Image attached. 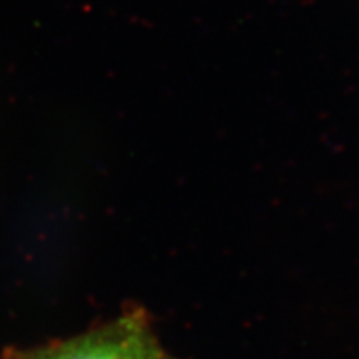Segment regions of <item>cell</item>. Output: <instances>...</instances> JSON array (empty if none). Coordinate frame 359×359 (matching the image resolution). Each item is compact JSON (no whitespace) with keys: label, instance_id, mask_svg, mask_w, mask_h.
Returning <instances> with one entry per match:
<instances>
[{"label":"cell","instance_id":"6da1fadb","mask_svg":"<svg viewBox=\"0 0 359 359\" xmlns=\"http://www.w3.org/2000/svg\"><path fill=\"white\" fill-rule=\"evenodd\" d=\"M4 359H177L160 344L147 313L130 309L116 320L75 338L30 349H13Z\"/></svg>","mask_w":359,"mask_h":359}]
</instances>
